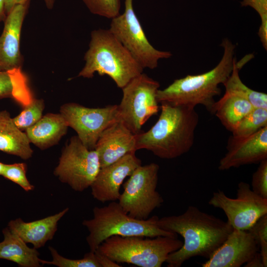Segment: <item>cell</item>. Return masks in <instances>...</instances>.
Listing matches in <instances>:
<instances>
[{"label": "cell", "instance_id": "cell-27", "mask_svg": "<svg viewBox=\"0 0 267 267\" xmlns=\"http://www.w3.org/2000/svg\"><path fill=\"white\" fill-rule=\"evenodd\" d=\"M82 0L92 14L110 19L120 14V0Z\"/></svg>", "mask_w": 267, "mask_h": 267}, {"label": "cell", "instance_id": "cell-21", "mask_svg": "<svg viewBox=\"0 0 267 267\" xmlns=\"http://www.w3.org/2000/svg\"><path fill=\"white\" fill-rule=\"evenodd\" d=\"M4 239L0 242V259L13 262L21 267H39L42 264L37 249L30 248L8 227L2 229Z\"/></svg>", "mask_w": 267, "mask_h": 267}, {"label": "cell", "instance_id": "cell-36", "mask_svg": "<svg viewBox=\"0 0 267 267\" xmlns=\"http://www.w3.org/2000/svg\"><path fill=\"white\" fill-rule=\"evenodd\" d=\"M244 265L245 267H264L259 251Z\"/></svg>", "mask_w": 267, "mask_h": 267}, {"label": "cell", "instance_id": "cell-33", "mask_svg": "<svg viewBox=\"0 0 267 267\" xmlns=\"http://www.w3.org/2000/svg\"><path fill=\"white\" fill-rule=\"evenodd\" d=\"M261 24L258 35L264 48L267 49V15L260 17Z\"/></svg>", "mask_w": 267, "mask_h": 267}, {"label": "cell", "instance_id": "cell-28", "mask_svg": "<svg viewBox=\"0 0 267 267\" xmlns=\"http://www.w3.org/2000/svg\"><path fill=\"white\" fill-rule=\"evenodd\" d=\"M26 168V164L24 163L5 164L1 176L19 185L25 191H32L34 186L27 178Z\"/></svg>", "mask_w": 267, "mask_h": 267}, {"label": "cell", "instance_id": "cell-22", "mask_svg": "<svg viewBox=\"0 0 267 267\" xmlns=\"http://www.w3.org/2000/svg\"><path fill=\"white\" fill-rule=\"evenodd\" d=\"M254 108L247 100L225 92L222 98L215 102L211 113L219 118L226 130L231 132Z\"/></svg>", "mask_w": 267, "mask_h": 267}, {"label": "cell", "instance_id": "cell-2", "mask_svg": "<svg viewBox=\"0 0 267 267\" xmlns=\"http://www.w3.org/2000/svg\"><path fill=\"white\" fill-rule=\"evenodd\" d=\"M156 123L136 134V150L145 149L166 159L178 157L193 146L199 115L195 108L162 103Z\"/></svg>", "mask_w": 267, "mask_h": 267}, {"label": "cell", "instance_id": "cell-18", "mask_svg": "<svg viewBox=\"0 0 267 267\" xmlns=\"http://www.w3.org/2000/svg\"><path fill=\"white\" fill-rule=\"evenodd\" d=\"M68 211L69 208H66L54 215L30 222L17 218L9 221L7 227L25 243H31L38 249L52 239L59 221Z\"/></svg>", "mask_w": 267, "mask_h": 267}, {"label": "cell", "instance_id": "cell-19", "mask_svg": "<svg viewBox=\"0 0 267 267\" xmlns=\"http://www.w3.org/2000/svg\"><path fill=\"white\" fill-rule=\"evenodd\" d=\"M68 125L60 114L47 113L25 130L30 143L41 150L56 144L66 134Z\"/></svg>", "mask_w": 267, "mask_h": 267}, {"label": "cell", "instance_id": "cell-1", "mask_svg": "<svg viewBox=\"0 0 267 267\" xmlns=\"http://www.w3.org/2000/svg\"><path fill=\"white\" fill-rule=\"evenodd\" d=\"M157 224L183 238L182 247L168 255V267H180L195 257L210 259L233 230L227 221L192 205L180 215L159 218Z\"/></svg>", "mask_w": 267, "mask_h": 267}, {"label": "cell", "instance_id": "cell-16", "mask_svg": "<svg viewBox=\"0 0 267 267\" xmlns=\"http://www.w3.org/2000/svg\"><path fill=\"white\" fill-rule=\"evenodd\" d=\"M136 134L120 119L105 129L95 147L100 168L108 166L126 154L135 152Z\"/></svg>", "mask_w": 267, "mask_h": 267}, {"label": "cell", "instance_id": "cell-15", "mask_svg": "<svg viewBox=\"0 0 267 267\" xmlns=\"http://www.w3.org/2000/svg\"><path fill=\"white\" fill-rule=\"evenodd\" d=\"M259 247L248 230L233 229L225 241L202 267H240L249 261Z\"/></svg>", "mask_w": 267, "mask_h": 267}, {"label": "cell", "instance_id": "cell-7", "mask_svg": "<svg viewBox=\"0 0 267 267\" xmlns=\"http://www.w3.org/2000/svg\"><path fill=\"white\" fill-rule=\"evenodd\" d=\"M159 171V166L156 163L141 165L124 183L118 203L130 216L146 220L163 203L162 197L156 190Z\"/></svg>", "mask_w": 267, "mask_h": 267}, {"label": "cell", "instance_id": "cell-34", "mask_svg": "<svg viewBox=\"0 0 267 267\" xmlns=\"http://www.w3.org/2000/svg\"><path fill=\"white\" fill-rule=\"evenodd\" d=\"M97 259L101 267H119L118 263L113 261L106 256L101 254L97 251L94 252Z\"/></svg>", "mask_w": 267, "mask_h": 267}, {"label": "cell", "instance_id": "cell-9", "mask_svg": "<svg viewBox=\"0 0 267 267\" xmlns=\"http://www.w3.org/2000/svg\"><path fill=\"white\" fill-rule=\"evenodd\" d=\"M133 1L125 0L124 12L112 19L109 30L143 69H154L159 60L169 58L172 54L158 50L150 44L134 12Z\"/></svg>", "mask_w": 267, "mask_h": 267}, {"label": "cell", "instance_id": "cell-37", "mask_svg": "<svg viewBox=\"0 0 267 267\" xmlns=\"http://www.w3.org/2000/svg\"><path fill=\"white\" fill-rule=\"evenodd\" d=\"M6 16L5 11V0H0V22L4 21Z\"/></svg>", "mask_w": 267, "mask_h": 267}, {"label": "cell", "instance_id": "cell-3", "mask_svg": "<svg viewBox=\"0 0 267 267\" xmlns=\"http://www.w3.org/2000/svg\"><path fill=\"white\" fill-rule=\"evenodd\" d=\"M221 45L223 49V55L214 68L202 74L176 79L165 89H159L157 93L159 103L193 108L202 105L211 112L216 102L215 97L221 92L219 86L230 76L236 60L234 44L225 38Z\"/></svg>", "mask_w": 267, "mask_h": 267}, {"label": "cell", "instance_id": "cell-13", "mask_svg": "<svg viewBox=\"0 0 267 267\" xmlns=\"http://www.w3.org/2000/svg\"><path fill=\"white\" fill-rule=\"evenodd\" d=\"M141 165L135 152L128 153L115 162L100 168L90 185L92 197L102 203L119 199L124 179Z\"/></svg>", "mask_w": 267, "mask_h": 267}, {"label": "cell", "instance_id": "cell-29", "mask_svg": "<svg viewBox=\"0 0 267 267\" xmlns=\"http://www.w3.org/2000/svg\"><path fill=\"white\" fill-rule=\"evenodd\" d=\"M260 251L264 267H267V214L261 217L249 229Z\"/></svg>", "mask_w": 267, "mask_h": 267}, {"label": "cell", "instance_id": "cell-12", "mask_svg": "<svg viewBox=\"0 0 267 267\" xmlns=\"http://www.w3.org/2000/svg\"><path fill=\"white\" fill-rule=\"evenodd\" d=\"M60 113L68 126L76 131L82 143L90 150L94 149L103 131L120 120L118 105L88 108L70 102L61 106Z\"/></svg>", "mask_w": 267, "mask_h": 267}, {"label": "cell", "instance_id": "cell-20", "mask_svg": "<svg viewBox=\"0 0 267 267\" xmlns=\"http://www.w3.org/2000/svg\"><path fill=\"white\" fill-rule=\"evenodd\" d=\"M30 143L25 133L16 127L9 113L0 111V151L27 160L33 153Z\"/></svg>", "mask_w": 267, "mask_h": 267}, {"label": "cell", "instance_id": "cell-6", "mask_svg": "<svg viewBox=\"0 0 267 267\" xmlns=\"http://www.w3.org/2000/svg\"><path fill=\"white\" fill-rule=\"evenodd\" d=\"M182 245L183 241L178 237L114 235L105 239L96 250L117 263L161 267L168 255Z\"/></svg>", "mask_w": 267, "mask_h": 267}, {"label": "cell", "instance_id": "cell-31", "mask_svg": "<svg viewBox=\"0 0 267 267\" xmlns=\"http://www.w3.org/2000/svg\"><path fill=\"white\" fill-rule=\"evenodd\" d=\"M13 83L8 71H0V99L13 98Z\"/></svg>", "mask_w": 267, "mask_h": 267}, {"label": "cell", "instance_id": "cell-30", "mask_svg": "<svg viewBox=\"0 0 267 267\" xmlns=\"http://www.w3.org/2000/svg\"><path fill=\"white\" fill-rule=\"evenodd\" d=\"M257 170L253 174L252 189L258 195L267 199V159L259 163Z\"/></svg>", "mask_w": 267, "mask_h": 267}, {"label": "cell", "instance_id": "cell-26", "mask_svg": "<svg viewBox=\"0 0 267 267\" xmlns=\"http://www.w3.org/2000/svg\"><path fill=\"white\" fill-rule=\"evenodd\" d=\"M44 108L43 99H32L22 112L12 118L13 122L21 131L26 130L41 119Z\"/></svg>", "mask_w": 267, "mask_h": 267}, {"label": "cell", "instance_id": "cell-11", "mask_svg": "<svg viewBox=\"0 0 267 267\" xmlns=\"http://www.w3.org/2000/svg\"><path fill=\"white\" fill-rule=\"evenodd\" d=\"M208 203L222 210L227 222L234 229L247 230L267 214V199L257 194L248 183L243 181L238 184L235 198L229 197L218 190L213 193Z\"/></svg>", "mask_w": 267, "mask_h": 267}, {"label": "cell", "instance_id": "cell-35", "mask_svg": "<svg viewBox=\"0 0 267 267\" xmlns=\"http://www.w3.org/2000/svg\"><path fill=\"white\" fill-rule=\"evenodd\" d=\"M31 0H5V11L7 15L12 9L17 5L28 6Z\"/></svg>", "mask_w": 267, "mask_h": 267}, {"label": "cell", "instance_id": "cell-17", "mask_svg": "<svg viewBox=\"0 0 267 267\" xmlns=\"http://www.w3.org/2000/svg\"><path fill=\"white\" fill-rule=\"evenodd\" d=\"M27 6L17 5L6 15L0 36V71L20 68V39Z\"/></svg>", "mask_w": 267, "mask_h": 267}, {"label": "cell", "instance_id": "cell-32", "mask_svg": "<svg viewBox=\"0 0 267 267\" xmlns=\"http://www.w3.org/2000/svg\"><path fill=\"white\" fill-rule=\"evenodd\" d=\"M242 6H250L255 10L260 17L267 15V0H242Z\"/></svg>", "mask_w": 267, "mask_h": 267}, {"label": "cell", "instance_id": "cell-8", "mask_svg": "<svg viewBox=\"0 0 267 267\" xmlns=\"http://www.w3.org/2000/svg\"><path fill=\"white\" fill-rule=\"evenodd\" d=\"M160 84L141 73L122 88L123 97L118 105L120 119L134 134L159 110L157 93Z\"/></svg>", "mask_w": 267, "mask_h": 267}, {"label": "cell", "instance_id": "cell-23", "mask_svg": "<svg viewBox=\"0 0 267 267\" xmlns=\"http://www.w3.org/2000/svg\"><path fill=\"white\" fill-rule=\"evenodd\" d=\"M248 60L234 63L233 70L226 81L223 84L225 92L231 93L249 101L255 108L267 109V93L254 90L245 85L240 78L239 71Z\"/></svg>", "mask_w": 267, "mask_h": 267}, {"label": "cell", "instance_id": "cell-4", "mask_svg": "<svg viewBox=\"0 0 267 267\" xmlns=\"http://www.w3.org/2000/svg\"><path fill=\"white\" fill-rule=\"evenodd\" d=\"M84 59L85 66L78 77L92 78L95 73L106 75L121 89L143 73V68L109 30L91 32Z\"/></svg>", "mask_w": 267, "mask_h": 267}, {"label": "cell", "instance_id": "cell-39", "mask_svg": "<svg viewBox=\"0 0 267 267\" xmlns=\"http://www.w3.org/2000/svg\"><path fill=\"white\" fill-rule=\"evenodd\" d=\"M5 164L0 162V175L1 176L4 169Z\"/></svg>", "mask_w": 267, "mask_h": 267}, {"label": "cell", "instance_id": "cell-10", "mask_svg": "<svg viewBox=\"0 0 267 267\" xmlns=\"http://www.w3.org/2000/svg\"><path fill=\"white\" fill-rule=\"evenodd\" d=\"M100 169L96 151L87 148L77 135L62 150L53 174L73 190L82 192L90 186Z\"/></svg>", "mask_w": 267, "mask_h": 267}, {"label": "cell", "instance_id": "cell-24", "mask_svg": "<svg viewBox=\"0 0 267 267\" xmlns=\"http://www.w3.org/2000/svg\"><path fill=\"white\" fill-rule=\"evenodd\" d=\"M267 126V109L254 108L231 132L232 137L241 138L250 136Z\"/></svg>", "mask_w": 267, "mask_h": 267}, {"label": "cell", "instance_id": "cell-38", "mask_svg": "<svg viewBox=\"0 0 267 267\" xmlns=\"http://www.w3.org/2000/svg\"><path fill=\"white\" fill-rule=\"evenodd\" d=\"M46 7L48 9H51L54 5L55 0H44Z\"/></svg>", "mask_w": 267, "mask_h": 267}, {"label": "cell", "instance_id": "cell-25", "mask_svg": "<svg viewBox=\"0 0 267 267\" xmlns=\"http://www.w3.org/2000/svg\"><path fill=\"white\" fill-rule=\"evenodd\" d=\"M52 256V260L48 261L41 259L42 265H51L58 267H101L95 253L90 251L80 259H70L60 255L57 251L51 246L48 247Z\"/></svg>", "mask_w": 267, "mask_h": 267}, {"label": "cell", "instance_id": "cell-14", "mask_svg": "<svg viewBox=\"0 0 267 267\" xmlns=\"http://www.w3.org/2000/svg\"><path fill=\"white\" fill-rule=\"evenodd\" d=\"M267 159V126L246 137L229 138L227 152L220 161L221 171L259 163Z\"/></svg>", "mask_w": 267, "mask_h": 267}, {"label": "cell", "instance_id": "cell-5", "mask_svg": "<svg viewBox=\"0 0 267 267\" xmlns=\"http://www.w3.org/2000/svg\"><path fill=\"white\" fill-rule=\"evenodd\" d=\"M158 219L156 216L146 220L134 218L118 202L111 201L105 206L95 207L92 218L84 220L82 224L89 232L86 240L90 251L94 252L102 242L114 235L178 237V234L160 228L157 224Z\"/></svg>", "mask_w": 267, "mask_h": 267}]
</instances>
